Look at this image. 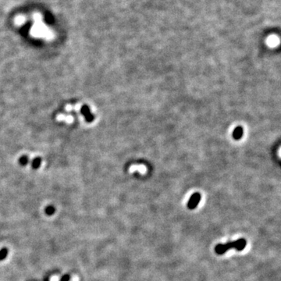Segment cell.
<instances>
[{"label":"cell","mask_w":281,"mask_h":281,"mask_svg":"<svg viewBox=\"0 0 281 281\" xmlns=\"http://www.w3.org/2000/svg\"><path fill=\"white\" fill-rule=\"evenodd\" d=\"M247 241L245 239L240 238L235 241L228 242L226 244H219L215 247V251L217 254H223L230 248H235L237 251H242L245 248Z\"/></svg>","instance_id":"1"},{"label":"cell","mask_w":281,"mask_h":281,"mask_svg":"<svg viewBox=\"0 0 281 281\" xmlns=\"http://www.w3.org/2000/svg\"><path fill=\"white\" fill-rule=\"evenodd\" d=\"M201 198V194L198 192H195L190 196L188 202H187V206L189 209H195L198 206V203L200 202Z\"/></svg>","instance_id":"2"},{"label":"cell","mask_w":281,"mask_h":281,"mask_svg":"<svg viewBox=\"0 0 281 281\" xmlns=\"http://www.w3.org/2000/svg\"><path fill=\"white\" fill-rule=\"evenodd\" d=\"M244 134V129L242 126H237L233 132V137L235 140H240Z\"/></svg>","instance_id":"3"},{"label":"cell","mask_w":281,"mask_h":281,"mask_svg":"<svg viewBox=\"0 0 281 281\" xmlns=\"http://www.w3.org/2000/svg\"><path fill=\"white\" fill-rule=\"evenodd\" d=\"M82 111H83V113L85 115L86 120H87V121L91 122L92 120H94V116L90 112V110H89L88 107H87L86 106H84V107H83Z\"/></svg>","instance_id":"4"},{"label":"cell","mask_w":281,"mask_h":281,"mask_svg":"<svg viewBox=\"0 0 281 281\" xmlns=\"http://www.w3.org/2000/svg\"><path fill=\"white\" fill-rule=\"evenodd\" d=\"M280 155H281V150H280Z\"/></svg>","instance_id":"5"}]
</instances>
